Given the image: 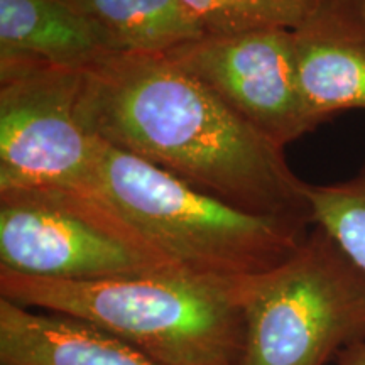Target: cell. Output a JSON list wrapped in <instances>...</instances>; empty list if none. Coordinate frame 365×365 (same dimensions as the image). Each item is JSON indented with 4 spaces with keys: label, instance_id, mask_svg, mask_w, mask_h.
<instances>
[{
    "label": "cell",
    "instance_id": "1",
    "mask_svg": "<svg viewBox=\"0 0 365 365\" xmlns=\"http://www.w3.org/2000/svg\"><path fill=\"white\" fill-rule=\"evenodd\" d=\"M90 134L252 215L313 225L308 182L272 144L170 54L118 53L83 73Z\"/></svg>",
    "mask_w": 365,
    "mask_h": 365
},
{
    "label": "cell",
    "instance_id": "2",
    "mask_svg": "<svg viewBox=\"0 0 365 365\" xmlns=\"http://www.w3.org/2000/svg\"><path fill=\"white\" fill-rule=\"evenodd\" d=\"M240 281L190 271L54 281L0 269V298L83 319L161 365H240Z\"/></svg>",
    "mask_w": 365,
    "mask_h": 365
},
{
    "label": "cell",
    "instance_id": "3",
    "mask_svg": "<svg viewBox=\"0 0 365 365\" xmlns=\"http://www.w3.org/2000/svg\"><path fill=\"white\" fill-rule=\"evenodd\" d=\"M98 185L108 203L178 266L203 276H255L279 266L313 225L234 208L98 139Z\"/></svg>",
    "mask_w": 365,
    "mask_h": 365
},
{
    "label": "cell",
    "instance_id": "4",
    "mask_svg": "<svg viewBox=\"0 0 365 365\" xmlns=\"http://www.w3.org/2000/svg\"><path fill=\"white\" fill-rule=\"evenodd\" d=\"M240 365H327L365 340V276L313 225L284 262L242 277Z\"/></svg>",
    "mask_w": 365,
    "mask_h": 365
},
{
    "label": "cell",
    "instance_id": "5",
    "mask_svg": "<svg viewBox=\"0 0 365 365\" xmlns=\"http://www.w3.org/2000/svg\"><path fill=\"white\" fill-rule=\"evenodd\" d=\"M0 269L54 281L186 271L97 191H0Z\"/></svg>",
    "mask_w": 365,
    "mask_h": 365
},
{
    "label": "cell",
    "instance_id": "6",
    "mask_svg": "<svg viewBox=\"0 0 365 365\" xmlns=\"http://www.w3.org/2000/svg\"><path fill=\"white\" fill-rule=\"evenodd\" d=\"M83 73L27 68L0 73V191H97L98 137L78 115Z\"/></svg>",
    "mask_w": 365,
    "mask_h": 365
},
{
    "label": "cell",
    "instance_id": "7",
    "mask_svg": "<svg viewBox=\"0 0 365 365\" xmlns=\"http://www.w3.org/2000/svg\"><path fill=\"white\" fill-rule=\"evenodd\" d=\"M168 54L282 149L319 127L301 95L291 29L207 34Z\"/></svg>",
    "mask_w": 365,
    "mask_h": 365
},
{
    "label": "cell",
    "instance_id": "8",
    "mask_svg": "<svg viewBox=\"0 0 365 365\" xmlns=\"http://www.w3.org/2000/svg\"><path fill=\"white\" fill-rule=\"evenodd\" d=\"M293 34L301 95L319 125L365 110V0H318Z\"/></svg>",
    "mask_w": 365,
    "mask_h": 365
},
{
    "label": "cell",
    "instance_id": "9",
    "mask_svg": "<svg viewBox=\"0 0 365 365\" xmlns=\"http://www.w3.org/2000/svg\"><path fill=\"white\" fill-rule=\"evenodd\" d=\"M118 54L107 31L70 0H0V73L85 71Z\"/></svg>",
    "mask_w": 365,
    "mask_h": 365
},
{
    "label": "cell",
    "instance_id": "10",
    "mask_svg": "<svg viewBox=\"0 0 365 365\" xmlns=\"http://www.w3.org/2000/svg\"><path fill=\"white\" fill-rule=\"evenodd\" d=\"M2 365H161L83 319L0 298Z\"/></svg>",
    "mask_w": 365,
    "mask_h": 365
},
{
    "label": "cell",
    "instance_id": "11",
    "mask_svg": "<svg viewBox=\"0 0 365 365\" xmlns=\"http://www.w3.org/2000/svg\"><path fill=\"white\" fill-rule=\"evenodd\" d=\"M107 31L118 53L168 54L207 36L180 0H70Z\"/></svg>",
    "mask_w": 365,
    "mask_h": 365
},
{
    "label": "cell",
    "instance_id": "12",
    "mask_svg": "<svg viewBox=\"0 0 365 365\" xmlns=\"http://www.w3.org/2000/svg\"><path fill=\"white\" fill-rule=\"evenodd\" d=\"M313 225L322 227L365 276V159L345 181L308 182Z\"/></svg>",
    "mask_w": 365,
    "mask_h": 365
},
{
    "label": "cell",
    "instance_id": "13",
    "mask_svg": "<svg viewBox=\"0 0 365 365\" xmlns=\"http://www.w3.org/2000/svg\"><path fill=\"white\" fill-rule=\"evenodd\" d=\"M208 34H234L261 27L294 29L318 0H180Z\"/></svg>",
    "mask_w": 365,
    "mask_h": 365
},
{
    "label": "cell",
    "instance_id": "14",
    "mask_svg": "<svg viewBox=\"0 0 365 365\" xmlns=\"http://www.w3.org/2000/svg\"><path fill=\"white\" fill-rule=\"evenodd\" d=\"M335 365H365V340L346 346L333 360Z\"/></svg>",
    "mask_w": 365,
    "mask_h": 365
}]
</instances>
